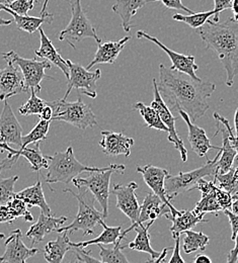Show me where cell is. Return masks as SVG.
Segmentation results:
<instances>
[{"instance_id": "6da1fadb", "label": "cell", "mask_w": 238, "mask_h": 263, "mask_svg": "<svg viewBox=\"0 0 238 263\" xmlns=\"http://www.w3.org/2000/svg\"><path fill=\"white\" fill-rule=\"evenodd\" d=\"M158 91L170 111L182 110L194 123L209 109L208 99L216 90L210 81L196 80L187 74L173 71L164 64L159 65Z\"/></svg>"}, {"instance_id": "7a4b0ae2", "label": "cell", "mask_w": 238, "mask_h": 263, "mask_svg": "<svg viewBox=\"0 0 238 263\" xmlns=\"http://www.w3.org/2000/svg\"><path fill=\"white\" fill-rule=\"evenodd\" d=\"M207 26L196 32L206 50L214 51L226 71V85L232 86L238 74V23L232 17L225 22L207 21Z\"/></svg>"}, {"instance_id": "3957f363", "label": "cell", "mask_w": 238, "mask_h": 263, "mask_svg": "<svg viewBox=\"0 0 238 263\" xmlns=\"http://www.w3.org/2000/svg\"><path fill=\"white\" fill-rule=\"evenodd\" d=\"M49 167L46 175V182L51 183H69L82 172H95L109 169H116L123 174L126 166L123 164H111L106 167H91L80 163L74 155L73 148L68 147L64 152H56L52 156H48Z\"/></svg>"}, {"instance_id": "277c9868", "label": "cell", "mask_w": 238, "mask_h": 263, "mask_svg": "<svg viewBox=\"0 0 238 263\" xmlns=\"http://www.w3.org/2000/svg\"><path fill=\"white\" fill-rule=\"evenodd\" d=\"M78 191V194H75L70 189L63 191L64 194H71L73 197H76L78 201V212L73 222L65 227L59 228L57 230L58 233L69 232L72 234L76 231H82L84 236L93 235L97 225H99L102 220H104L102 212L98 211L95 208V197L87 190L79 189Z\"/></svg>"}, {"instance_id": "5b68a950", "label": "cell", "mask_w": 238, "mask_h": 263, "mask_svg": "<svg viewBox=\"0 0 238 263\" xmlns=\"http://www.w3.org/2000/svg\"><path fill=\"white\" fill-rule=\"evenodd\" d=\"M48 104L53 109L52 122H65L83 131L98 125L97 117L91 107L82 101L80 95L77 100L73 102L59 99L48 102Z\"/></svg>"}, {"instance_id": "8992f818", "label": "cell", "mask_w": 238, "mask_h": 263, "mask_svg": "<svg viewBox=\"0 0 238 263\" xmlns=\"http://www.w3.org/2000/svg\"><path fill=\"white\" fill-rule=\"evenodd\" d=\"M221 155V150L216 155L213 160H207V164L203 165L197 169H194L189 172H179L177 175H169L164 182L166 193L169 200L172 198L190 192L195 191V187L201 179H204L206 176H215L217 172V163Z\"/></svg>"}, {"instance_id": "52a82bcc", "label": "cell", "mask_w": 238, "mask_h": 263, "mask_svg": "<svg viewBox=\"0 0 238 263\" xmlns=\"http://www.w3.org/2000/svg\"><path fill=\"white\" fill-rule=\"evenodd\" d=\"M94 39L99 45L102 44L95 27L86 16L81 6V0L71 1V20L68 26L59 34L60 41H67L69 45L76 49L73 42H80L84 39Z\"/></svg>"}, {"instance_id": "ba28073f", "label": "cell", "mask_w": 238, "mask_h": 263, "mask_svg": "<svg viewBox=\"0 0 238 263\" xmlns=\"http://www.w3.org/2000/svg\"><path fill=\"white\" fill-rule=\"evenodd\" d=\"M2 57L5 61H10L14 65L17 66L25 78L26 87L28 92L34 90L39 93L42 89L41 84L44 79H52L51 76H48L45 73L46 69H51L52 65L49 61L43 59H26L17 55L14 51L3 53Z\"/></svg>"}, {"instance_id": "9c48e42d", "label": "cell", "mask_w": 238, "mask_h": 263, "mask_svg": "<svg viewBox=\"0 0 238 263\" xmlns=\"http://www.w3.org/2000/svg\"><path fill=\"white\" fill-rule=\"evenodd\" d=\"M195 190L202 193L201 199L193 210L198 215L206 213H220L229 210L232 203V196L218 187L213 181L201 179Z\"/></svg>"}, {"instance_id": "30bf717a", "label": "cell", "mask_w": 238, "mask_h": 263, "mask_svg": "<svg viewBox=\"0 0 238 263\" xmlns=\"http://www.w3.org/2000/svg\"><path fill=\"white\" fill-rule=\"evenodd\" d=\"M114 172H118L116 169L103 170V171H95L89 172L87 177L81 178L76 177L72 180L74 186L79 189L87 190L94 197L96 200L99 201L100 205L102 206V215L103 218L106 219L108 216V197H109V183L111 177Z\"/></svg>"}, {"instance_id": "8fae6325", "label": "cell", "mask_w": 238, "mask_h": 263, "mask_svg": "<svg viewBox=\"0 0 238 263\" xmlns=\"http://www.w3.org/2000/svg\"><path fill=\"white\" fill-rule=\"evenodd\" d=\"M66 63L69 68L68 84L67 91L63 97V100H66L72 89H76L78 93H83L90 99H96L97 93V82L102 76L100 69L90 72L83 66L73 63L67 59Z\"/></svg>"}, {"instance_id": "7c38bea8", "label": "cell", "mask_w": 238, "mask_h": 263, "mask_svg": "<svg viewBox=\"0 0 238 263\" xmlns=\"http://www.w3.org/2000/svg\"><path fill=\"white\" fill-rule=\"evenodd\" d=\"M214 119L216 122L217 132L214 135L216 137L221 134L223 146L221 147V155L217 163L216 174H225L229 172L233 166L234 158L236 156V143L237 139L229 125V122L218 112H214Z\"/></svg>"}, {"instance_id": "4fadbf2b", "label": "cell", "mask_w": 238, "mask_h": 263, "mask_svg": "<svg viewBox=\"0 0 238 263\" xmlns=\"http://www.w3.org/2000/svg\"><path fill=\"white\" fill-rule=\"evenodd\" d=\"M7 152L8 155L5 159L0 161V174L4 170L11 169L19 160L20 156H24L31 164V169L34 172H39L41 169H48L49 160L48 156H45L40 150V143L35 144L34 148H19L12 149L7 144H0V153Z\"/></svg>"}, {"instance_id": "5bb4252c", "label": "cell", "mask_w": 238, "mask_h": 263, "mask_svg": "<svg viewBox=\"0 0 238 263\" xmlns=\"http://www.w3.org/2000/svg\"><path fill=\"white\" fill-rule=\"evenodd\" d=\"M153 82V93H154V99L153 101L151 102V107L157 111V114L159 115L162 123L167 126V128L169 129V137L168 140L170 143H172L174 145V148L180 153V158L184 162H186L188 160V151L185 147V144L182 142V140L178 137L177 132L175 129V122L177 120V118H174L170 111V108L168 107V105L166 104L164 100L161 98L158 88H157V83H156V78H153L152 80Z\"/></svg>"}, {"instance_id": "9a60e30c", "label": "cell", "mask_w": 238, "mask_h": 263, "mask_svg": "<svg viewBox=\"0 0 238 263\" xmlns=\"http://www.w3.org/2000/svg\"><path fill=\"white\" fill-rule=\"evenodd\" d=\"M137 171L142 174L145 183L151 189L153 194L159 197L161 199V201L170 209V215L167 216L168 219H170V217L177 216L181 213V211L176 210L172 205V203L169 200L167 193H166L164 182H166L167 177L170 175V172L168 169L160 168V167H157L154 165L148 164L145 165L143 167L137 166Z\"/></svg>"}, {"instance_id": "2e32d148", "label": "cell", "mask_w": 238, "mask_h": 263, "mask_svg": "<svg viewBox=\"0 0 238 263\" xmlns=\"http://www.w3.org/2000/svg\"><path fill=\"white\" fill-rule=\"evenodd\" d=\"M137 37L138 39H146L147 41H150V42L156 44L160 49H162L170 57L171 64H172L170 67L171 70L187 74L190 77H192L193 79L201 80V78H199L196 74V71L199 69V66L197 65L196 59L193 55H184V54L174 52V51L170 50V48H168L164 44H162L159 40H157L155 36H152L143 31L137 32Z\"/></svg>"}, {"instance_id": "e0dca14e", "label": "cell", "mask_w": 238, "mask_h": 263, "mask_svg": "<svg viewBox=\"0 0 238 263\" xmlns=\"http://www.w3.org/2000/svg\"><path fill=\"white\" fill-rule=\"evenodd\" d=\"M138 184L132 181L126 185L114 184L112 191V194L117 197V208L130 219L132 223L131 225L136 224L140 215V204L136 196Z\"/></svg>"}, {"instance_id": "ac0fdd59", "label": "cell", "mask_w": 238, "mask_h": 263, "mask_svg": "<svg viewBox=\"0 0 238 263\" xmlns=\"http://www.w3.org/2000/svg\"><path fill=\"white\" fill-rule=\"evenodd\" d=\"M0 69V100L4 101L16 95L28 92L26 82L21 69L10 61Z\"/></svg>"}, {"instance_id": "d6986e66", "label": "cell", "mask_w": 238, "mask_h": 263, "mask_svg": "<svg viewBox=\"0 0 238 263\" xmlns=\"http://www.w3.org/2000/svg\"><path fill=\"white\" fill-rule=\"evenodd\" d=\"M169 215H170V209L161 201V199L153 193H147L142 205H140V215L136 224L131 225L127 230L122 231L119 240L122 241L129 232L141 226L144 222H154L156 219Z\"/></svg>"}, {"instance_id": "ffe728a7", "label": "cell", "mask_w": 238, "mask_h": 263, "mask_svg": "<svg viewBox=\"0 0 238 263\" xmlns=\"http://www.w3.org/2000/svg\"><path fill=\"white\" fill-rule=\"evenodd\" d=\"M23 127L16 119L7 100H4L0 114V144L15 145L22 147Z\"/></svg>"}, {"instance_id": "44dd1931", "label": "cell", "mask_w": 238, "mask_h": 263, "mask_svg": "<svg viewBox=\"0 0 238 263\" xmlns=\"http://www.w3.org/2000/svg\"><path fill=\"white\" fill-rule=\"evenodd\" d=\"M22 231H12L11 235L6 239L5 252L0 256V263H27V260L34 256L38 248H29L22 241Z\"/></svg>"}, {"instance_id": "7402d4cb", "label": "cell", "mask_w": 238, "mask_h": 263, "mask_svg": "<svg viewBox=\"0 0 238 263\" xmlns=\"http://www.w3.org/2000/svg\"><path fill=\"white\" fill-rule=\"evenodd\" d=\"M102 139L100 146L102 152L107 156L124 155L130 157L131 148L134 145V139L127 137L123 133L112 131H102Z\"/></svg>"}, {"instance_id": "603a6c76", "label": "cell", "mask_w": 238, "mask_h": 263, "mask_svg": "<svg viewBox=\"0 0 238 263\" xmlns=\"http://www.w3.org/2000/svg\"><path fill=\"white\" fill-rule=\"evenodd\" d=\"M178 114H179L180 118L185 121V123L188 126V129H189L188 139H189V143H190L194 153H196L200 157H205L207 160H209L208 152L211 149H217L219 151L221 150V147L213 146L210 143V140L207 137V134H206L204 129H202V128L198 127L197 125H195L190 120L189 116L185 111L178 110Z\"/></svg>"}, {"instance_id": "cb8c5ba5", "label": "cell", "mask_w": 238, "mask_h": 263, "mask_svg": "<svg viewBox=\"0 0 238 263\" xmlns=\"http://www.w3.org/2000/svg\"><path fill=\"white\" fill-rule=\"evenodd\" d=\"M67 217L56 218L54 216H46L45 214L41 213L38 221L31 226L26 236L30 239L32 245H34L42 242L48 234L54 231L57 232L62 225L67 222Z\"/></svg>"}, {"instance_id": "d4e9b609", "label": "cell", "mask_w": 238, "mask_h": 263, "mask_svg": "<svg viewBox=\"0 0 238 263\" xmlns=\"http://www.w3.org/2000/svg\"><path fill=\"white\" fill-rule=\"evenodd\" d=\"M130 40L131 36L127 35L119 41L105 42L103 44H100L98 51L95 55V58L87 65L86 69L89 70L97 64H114L118 59L120 53Z\"/></svg>"}, {"instance_id": "484cf974", "label": "cell", "mask_w": 238, "mask_h": 263, "mask_svg": "<svg viewBox=\"0 0 238 263\" xmlns=\"http://www.w3.org/2000/svg\"><path fill=\"white\" fill-rule=\"evenodd\" d=\"M39 32H40V36H41V46L39 49L34 50L35 57L39 59L47 60L50 63L57 66L63 72V74L66 76V78L68 79L69 68L66 63V60H64L61 57L59 51L54 47L51 40L46 35L42 27L39 29Z\"/></svg>"}, {"instance_id": "4316f807", "label": "cell", "mask_w": 238, "mask_h": 263, "mask_svg": "<svg viewBox=\"0 0 238 263\" xmlns=\"http://www.w3.org/2000/svg\"><path fill=\"white\" fill-rule=\"evenodd\" d=\"M15 197L22 199L28 206H38L41 209V213L45 214L46 216H52L51 209L46 201L44 196L43 186L40 178H38L36 182L34 185L29 186L20 193L15 194Z\"/></svg>"}, {"instance_id": "83f0119b", "label": "cell", "mask_w": 238, "mask_h": 263, "mask_svg": "<svg viewBox=\"0 0 238 263\" xmlns=\"http://www.w3.org/2000/svg\"><path fill=\"white\" fill-rule=\"evenodd\" d=\"M150 0H116L113 5V11L117 13L122 21V28L126 33H129L132 29L131 20L145 4Z\"/></svg>"}, {"instance_id": "f1b7e54d", "label": "cell", "mask_w": 238, "mask_h": 263, "mask_svg": "<svg viewBox=\"0 0 238 263\" xmlns=\"http://www.w3.org/2000/svg\"><path fill=\"white\" fill-rule=\"evenodd\" d=\"M0 10H3L11 14L13 16V21L15 22L17 29L29 33H34L36 31H39V29L42 27L43 24H52L54 18V14L49 12H46L44 15L40 17L29 16V15H19L4 5H0Z\"/></svg>"}, {"instance_id": "f546056e", "label": "cell", "mask_w": 238, "mask_h": 263, "mask_svg": "<svg viewBox=\"0 0 238 263\" xmlns=\"http://www.w3.org/2000/svg\"><path fill=\"white\" fill-rule=\"evenodd\" d=\"M169 220L172 222L170 229L172 238L180 236L186 231L192 230L199 223L208 222L205 220L204 215H198L194 211H181L179 215L170 217Z\"/></svg>"}, {"instance_id": "4dcf8cb0", "label": "cell", "mask_w": 238, "mask_h": 263, "mask_svg": "<svg viewBox=\"0 0 238 263\" xmlns=\"http://www.w3.org/2000/svg\"><path fill=\"white\" fill-rule=\"evenodd\" d=\"M67 233H60L56 240L50 241L44 248V257L48 263H62L66 253L72 248L69 245Z\"/></svg>"}, {"instance_id": "1f68e13d", "label": "cell", "mask_w": 238, "mask_h": 263, "mask_svg": "<svg viewBox=\"0 0 238 263\" xmlns=\"http://www.w3.org/2000/svg\"><path fill=\"white\" fill-rule=\"evenodd\" d=\"M100 224L102 225L103 231L100 236H98L95 239H90L87 241H83V242H78V243H72L71 241L69 242L70 247L73 248H78V249H85L86 247H89L90 245H95V244H102V245H108V244H116L117 241L119 240L121 233H122V227L118 226V227H109L107 226L104 221L102 220L100 222Z\"/></svg>"}, {"instance_id": "d6a6232c", "label": "cell", "mask_w": 238, "mask_h": 263, "mask_svg": "<svg viewBox=\"0 0 238 263\" xmlns=\"http://www.w3.org/2000/svg\"><path fill=\"white\" fill-rule=\"evenodd\" d=\"M154 222H149L146 225H141L139 227H136L134 230L137 232L136 238L133 242H130L127 246H125V248H129L132 250H136L140 252H144L147 253L149 255H151L152 259L157 258L160 253L153 250V248L150 245V234H149V229L152 226Z\"/></svg>"}, {"instance_id": "836d02e7", "label": "cell", "mask_w": 238, "mask_h": 263, "mask_svg": "<svg viewBox=\"0 0 238 263\" xmlns=\"http://www.w3.org/2000/svg\"><path fill=\"white\" fill-rule=\"evenodd\" d=\"M134 109L138 110L145 121V126L149 129H155L158 131L168 132L169 129L162 123L159 115L151 106L145 105L143 102L138 101L134 104Z\"/></svg>"}, {"instance_id": "e575fe53", "label": "cell", "mask_w": 238, "mask_h": 263, "mask_svg": "<svg viewBox=\"0 0 238 263\" xmlns=\"http://www.w3.org/2000/svg\"><path fill=\"white\" fill-rule=\"evenodd\" d=\"M184 238V251L187 254H192L196 251H204L209 243V237L203 232L186 231Z\"/></svg>"}, {"instance_id": "d590c367", "label": "cell", "mask_w": 238, "mask_h": 263, "mask_svg": "<svg viewBox=\"0 0 238 263\" xmlns=\"http://www.w3.org/2000/svg\"><path fill=\"white\" fill-rule=\"evenodd\" d=\"M213 182L232 197H238V175L233 168L225 174H215Z\"/></svg>"}, {"instance_id": "8d00e7d4", "label": "cell", "mask_w": 238, "mask_h": 263, "mask_svg": "<svg viewBox=\"0 0 238 263\" xmlns=\"http://www.w3.org/2000/svg\"><path fill=\"white\" fill-rule=\"evenodd\" d=\"M214 15H215V11L213 9V10H209V11L196 12L194 14H188V15H184V14H180V13H175V14H173L172 18L176 22L187 24L192 29L198 30V29L204 27L207 21H209L210 17L214 16Z\"/></svg>"}, {"instance_id": "74e56055", "label": "cell", "mask_w": 238, "mask_h": 263, "mask_svg": "<svg viewBox=\"0 0 238 263\" xmlns=\"http://www.w3.org/2000/svg\"><path fill=\"white\" fill-rule=\"evenodd\" d=\"M122 241L118 240L116 244H114L113 248H105L103 245L100 244V256L102 262L104 263H130L127 259L126 255L123 253V249L125 246L121 245Z\"/></svg>"}, {"instance_id": "f35d334b", "label": "cell", "mask_w": 238, "mask_h": 263, "mask_svg": "<svg viewBox=\"0 0 238 263\" xmlns=\"http://www.w3.org/2000/svg\"><path fill=\"white\" fill-rule=\"evenodd\" d=\"M50 124L51 122L40 120V122L35 125V127L32 131L30 132L28 135L23 136L21 148H26L30 144H36V143H40L41 141L47 140V135L50 129Z\"/></svg>"}, {"instance_id": "ab89813d", "label": "cell", "mask_w": 238, "mask_h": 263, "mask_svg": "<svg viewBox=\"0 0 238 263\" xmlns=\"http://www.w3.org/2000/svg\"><path fill=\"white\" fill-rule=\"evenodd\" d=\"M47 105H48V102L44 99L38 98L36 92L34 90H32L31 98L19 108V112L24 117H28V116H32V115L40 116L42 114L43 109Z\"/></svg>"}, {"instance_id": "60d3db41", "label": "cell", "mask_w": 238, "mask_h": 263, "mask_svg": "<svg viewBox=\"0 0 238 263\" xmlns=\"http://www.w3.org/2000/svg\"><path fill=\"white\" fill-rule=\"evenodd\" d=\"M7 206L10 214L15 220L19 218H23L28 223H32L34 221V216L28 210V204L25 203L22 199L14 197L7 203Z\"/></svg>"}, {"instance_id": "b9f144b4", "label": "cell", "mask_w": 238, "mask_h": 263, "mask_svg": "<svg viewBox=\"0 0 238 263\" xmlns=\"http://www.w3.org/2000/svg\"><path fill=\"white\" fill-rule=\"evenodd\" d=\"M19 178L17 175L8 178H0V206L8 203L15 197L14 185Z\"/></svg>"}, {"instance_id": "7bdbcfd3", "label": "cell", "mask_w": 238, "mask_h": 263, "mask_svg": "<svg viewBox=\"0 0 238 263\" xmlns=\"http://www.w3.org/2000/svg\"><path fill=\"white\" fill-rule=\"evenodd\" d=\"M35 3L36 2L34 0H16V1L6 5V7L9 8L10 10L14 11L19 15H28L29 11L34 9Z\"/></svg>"}, {"instance_id": "ee69618b", "label": "cell", "mask_w": 238, "mask_h": 263, "mask_svg": "<svg viewBox=\"0 0 238 263\" xmlns=\"http://www.w3.org/2000/svg\"><path fill=\"white\" fill-rule=\"evenodd\" d=\"M155 1H161L163 3V5L170 9H175V10H184L186 12H189V14H194L196 13L195 11H193L192 9L188 8L182 2L181 0H150L149 3L155 2Z\"/></svg>"}, {"instance_id": "f6af8a7d", "label": "cell", "mask_w": 238, "mask_h": 263, "mask_svg": "<svg viewBox=\"0 0 238 263\" xmlns=\"http://www.w3.org/2000/svg\"><path fill=\"white\" fill-rule=\"evenodd\" d=\"M233 0H214V11H215V15H214V20L213 22L218 23L219 22V15L222 11H224L225 9L231 8V4H232Z\"/></svg>"}, {"instance_id": "bcb514c9", "label": "cell", "mask_w": 238, "mask_h": 263, "mask_svg": "<svg viewBox=\"0 0 238 263\" xmlns=\"http://www.w3.org/2000/svg\"><path fill=\"white\" fill-rule=\"evenodd\" d=\"M73 249L75 250V255H76V258L78 261L83 263H104L93 257L90 255L91 254L90 250L86 251L84 249H78V248H73Z\"/></svg>"}, {"instance_id": "7dc6e473", "label": "cell", "mask_w": 238, "mask_h": 263, "mask_svg": "<svg viewBox=\"0 0 238 263\" xmlns=\"http://www.w3.org/2000/svg\"><path fill=\"white\" fill-rule=\"evenodd\" d=\"M174 239V247L172 251V255L170 257L169 263H186L180 255V236L173 238Z\"/></svg>"}, {"instance_id": "c3c4849f", "label": "cell", "mask_w": 238, "mask_h": 263, "mask_svg": "<svg viewBox=\"0 0 238 263\" xmlns=\"http://www.w3.org/2000/svg\"><path fill=\"white\" fill-rule=\"evenodd\" d=\"M223 213L229 219V222L231 225V240L234 241V238L238 233V216L232 214L229 210H226Z\"/></svg>"}, {"instance_id": "681fc988", "label": "cell", "mask_w": 238, "mask_h": 263, "mask_svg": "<svg viewBox=\"0 0 238 263\" xmlns=\"http://www.w3.org/2000/svg\"><path fill=\"white\" fill-rule=\"evenodd\" d=\"M15 221V219L12 217V215L9 212V209L7 206V203L0 206V223H7L12 224Z\"/></svg>"}, {"instance_id": "f907efd6", "label": "cell", "mask_w": 238, "mask_h": 263, "mask_svg": "<svg viewBox=\"0 0 238 263\" xmlns=\"http://www.w3.org/2000/svg\"><path fill=\"white\" fill-rule=\"evenodd\" d=\"M235 246L232 250L229 251L227 255V261L226 263H237L238 262V233L234 238Z\"/></svg>"}, {"instance_id": "816d5d0a", "label": "cell", "mask_w": 238, "mask_h": 263, "mask_svg": "<svg viewBox=\"0 0 238 263\" xmlns=\"http://www.w3.org/2000/svg\"><path fill=\"white\" fill-rule=\"evenodd\" d=\"M40 120L42 121H46V122H52V118H53V109L52 107L48 104L42 111V114L39 116Z\"/></svg>"}, {"instance_id": "f5cc1de1", "label": "cell", "mask_w": 238, "mask_h": 263, "mask_svg": "<svg viewBox=\"0 0 238 263\" xmlns=\"http://www.w3.org/2000/svg\"><path fill=\"white\" fill-rule=\"evenodd\" d=\"M172 249V247H166L161 252H160V255L155 258V259H149L147 261H145L144 263H162L164 261V259L167 258V255H168V252Z\"/></svg>"}, {"instance_id": "db71d44e", "label": "cell", "mask_w": 238, "mask_h": 263, "mask_svg": "<svg viewBox=\"0 0 238 263\" xmlns=\"http://www.w3.org/2000/svg\"><path fill=\"white\" fill-rule=\"evenodd\" d=\"M194 263L213 262H212V260H211V258H210L209 256H207V255H204V254H200V255H198V256H196V257H195V259H194Z\"/></svg>"}, {"instance_id": "11a10c76", "label": "cell", "mask_w": 238, "mask_h": 263, "mask_svg": "<svg viewBox=\"0 0 238 263\" xmlns=\"http://www.w3.org/2000/svg\"><path fill=\"white\" fill-rule=\"evenodd\" d=\"M231 9L233 11V20L238 23V0H233L231 4Z\"/></svg>"}, {"instance_id": "9f6ffc18", "label": "cell", "mask_w": 238, "mask_h": 263, "mask_svg": "<svg viewBox=\"0 0 238 263\" xmlns=\"http://www.w3.org/2000/svg\"><path fill=\"white\" fill-rule=\"evenodd\" d=\"M230 209H231L230 212H231L232 214L238 216V197H232V203H231Z\"/></svg>"}, {"instance_id": "6f0895ef", "label": "cell", "mask_w": 238, "mask_h": 263, "mask_svg": "<svg viewBox=\"0 0 238 263\" xmlns=\"http://www.w3.org/2000/svg\"><path fill=\"white\" fill-rule=\"evenodd\" d=\"M232 168L234 169L235 173L238 175V140L237 143H236V156H235V158H234V162H233Z\"/></svg>"}, {"instance_id": "680465c9", "label": "cell", "mask_w": 238, "mask_h": 263, "mask_svg": "<svg viewBox=\"0 0 238 263\" xmlns=\"http://www.w3.org/2000/svg\"><path fill=\"white\" fill-rule=\"evenodd\" d=\"M234 126H235V132H236V134H234V135H235V137L238 140V107L235 110V114H234Z\"/></svg>"}, {"instance_id": "91938a15", "label": "cell", "mask_w": 238, "mask_h": 263, "mask_svg": "<svg viewBox=\"0 0 238 263\" xmlns=\"http://www.w3.org/2000/svg\"><path fill=\"white\" fill-rule=\"evenodd\" d=\"M13 21L11 20H4V18H1L0 17V27H3V26H9L12 24Z\"/></svg>"}, {"instance_id": "94428289", "label": "cell", "mask_w": 238, "mask_h": 263, "mask_svg": "<svg viewBox=\"0 0 238 263\" xmlns=\"http://www.w3.org/2000/svg\"><path fill=\"white\" fill-rule=\"evenodd\" d=\"M48 4H49V0H45L44 1V4H43V7H42V10H41V16L42 15H44L47 11V6H48Z\"/></svg>"}, {"instance_id": "6125c7cd", "label": "cell", "mask_w": 238, "mask_h": 263, "mask_svg": "<svg viewBox=\"0 0 238 263\" xmlns=\"http://www.w3.org/2000/svg\"><path fill=\"white\" fill-rule=\"evenodd\" d=\"M14 1H16V0H0V5H8V4H10V3H12V2H14ZM35 1L36 3H39V0H34Z\"/></svg>"}, {"instance_id": "be15d7a7", "label": "cell", "mask_w": 238, "mask_h": 263, "mask_svg": "<svg viewBox=\"0 0 238 263\" xmlns=\"http://www.w3.org/2000/svg\"><path fill=\"white\" fill-rule=\"evenodd\" d=\"M3 238H5V235L0 232V239H3Z\"/></svg>"}, {"instance_id": "e7e4bbea", "label": "cell", "mask_w": 238, "mask_h": 263, "mask_svg": "<svg viewBox=\"0 0 238 263\" xmlns=\"http://www.w3.org/2000/svg\"><path fill=\"white\" fill-rule=\"evenodd\" d=\"M75 263H78V261H77V262H75Z\"/></svg>"}, {"instance_id": "03108f58", "label": "cell", "mask_w": 238, "mask_h": 263, "mask_svg": "<svg viewBox=\"0 0 238 263\" xmlns=\"http://www.w3.org/2000/svg\"><path fill=\"white\" fill-rule=\"evenodd\" d=\"M193 263H194V262H193Z\"/></svg>"}]
</instances>
